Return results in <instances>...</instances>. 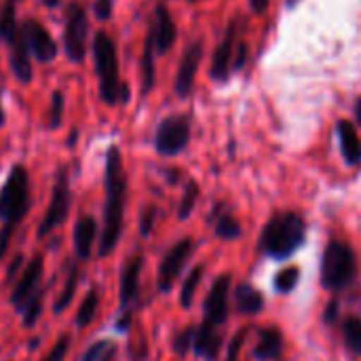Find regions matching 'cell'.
Here are the masks:
<instances>
[{"instance_id":"obj_1","label":"cell","mask_w":361,"mask_h":361,"mask_svg":"<svg viewBox=\"0 0 361 361\" xmlns=\"http://www.w3.org/2000/svg\"><path fill=\"white\" fill-rule=\"evenodd\" d=\"M104 188H106V203H104V222L99 235V258H108L123 235L125 224V203H127V173L123 167V157L118 146H110L106 152V169H104Z\"/></svg>"},{"instance_id":"obj_2","label":"cell","mask_w":361,"mask_h":361,"mask_svg":"<svg viewBox=\"0 0 361 361\" xmlns=\"http://www.w3.org/2000/svg\"><path fill=\"white\" fill-rule=\"evenodd\" d=\"M307 220L302 218V214L288 209V212H275L260 237H258V250L262 256L277 260V262H286L290 260L307 241Z\"/></svg>"},{"instance_id":"obj_3","label":"cell","mask_w":361,"mask_h":361,"mask_svg":"<svg viewBox=\"0 0 361 361\" xmlns=\"http://www.w3.org/2000/svg\"><path fill=\"white\" fill-rule=\"evenodd\" d=\"M91 53H93V66L97 74L99 99L108 106L127 104L131 97V91L127 82L121 80L116 44L108 32H95L93 42H91Z\"/></svg>"},{"instance_id":"obj_4","label":"cell","mask_w":361,"mask_h":361,"mask_svg":"<svg viewBox=\"0 0 361 361\" xmlns=\"http://www.w3.org/2000/svg\"><path fill=\"white\" fill-rule=\"evenodd\" d=\"M247 63V40H245V21L243 17H233L218 42L209 76L214 82H228L233 74L241 72Z\"/></svg>"},{"instance_id":"obj_5","label":"cell","mask_w":361,"mask_h":361,"mask_svg":"<svg viewBox=\"0 0 361 361\" xmlns=\"http://www.w3.org/2000/svg\"><path fill=\"white\" fill-rule=\"evenodd\" d=\"M360 275V264L353 247L347 241L332 239L324 254H322V264H319V279L324 290L336 294L347 290Z\"/></svg>"},{"instance_id":"obj_6","label":"cell","mask_w":361,"mask_h":361,"mask_svg":"<svg viewBox=\"0 0 361 361\" xmlns=\"http://www.w3.org/2000/svg\"><path fill=\"white\" fill-rule=\"evenodd\" d=\"M0 40L8 47L11 72L21 85H27L32 80V57L17 19V0H4L0 4Z\"/></svg>"},{"instance_id":"obj_7","label":"cell","mask_w":361,"mask_h":361,"mask_svg":"<svg viewBox=\"0 0 361 361\" xmlns=\"http://www.w3.org/2000/svg\"><path fill=\"white\" fill-rule=\"evenodd\" d=\"M30 176L23 165H13L0 188V222L2 226H19L30 212Z\"/></svg>"},{"instance_id":"obj_8","label":"cell","mask_w":361,"mask_h":361,"mask_svg":"<svg viewBox=\"0 0 361 361\" xmlns=\"http://www.w3.org/2000/svg\"><path fill=\"white\" fill-rule=\"evenodd\" d=\"M192 118L190 114H171L163 118L154 133V150L161 157H178L190 144Z\"/></svg>"},{"instance_id":"obj_9","label":"cell","mask_w":361,"mask_h":361,"mask_svg":"<svg viewBox=\"0 0 361 361\" xmlns=\"http://www.w3.org/2000/svg\"><path fill=\"white\" fill-rule=\"evenodd\" d=\"M142 269H144V256L137 252L133 254L123 271H121V288H118V300H121V315L116 319V328L121 332L129 330V324L133 319V307L140 300V283H142Z\"/></svg>"},{"instance_id":"obj_10","label":"cell","mask_w":361,"mask_h":361,"mask_svg":"<svg viewBox=\"0 0 361 361\" xmlns=\"http://www.w3.org/2000/svg\"><path fill=\"white\" fill-rule=\"evenodd\" d=\"M87 34H89L87 8L74 0L66 6V23H63V51L72 63H82L87 55Z\"/></svg>"},{"instance_id":"obj_11","label":"cell","mask_w":361,"mask_h":361,"mask_svg":"<svg viewBox=\"0 0 361 361\" xmlns=\"http://www.w3.org/2000/svg\"><path fill=\"white\" fill-rule=\"evenodd\" d=\"M72 205V192H70V178H68V167H59L55 176V184L51 190V201L44 209V216L38 224V237L51 235L57 226H61L70 214Z\"/></svg>"},{"instance_id":"obj_12","label":"cell","mask_w":361,"mask_h":361,"mask_svg":"<svg viewBox=\"0 0 361 361\" xmlns=\"http://www.w3.org/2000/svg\"><path fill=\"white\" fill-rule=\"evenodd\" d=\"M233 296V275L222 273L214 279L205 300H203V319L201 326L209 330H220L228 322V300Z\"/></svg>"},{"instance_id":"obj_13","label":"cell","mask_w":361,"mask_h":361,"mask_svg":"<svg viewBox=\"0 0 361 361\" xmlns=\"http://www.w3.org/2000/svg\"><path fill=\"white\" fill-rule=\"evenodd\" d=\"M192 254H195V239L192 237H184V239L176 241L167 250V254L163 256V260L159 264V273H157V288L161 294H169L173 290L176 281L180 279V275L186 269Z\"/></svg>"},{"instance_id":"obj_14","label":"cell","mask_w":361,"mask_h":361,"mask_svg":"<svg viewBox=\"0 0 361 361\" xmlns=\"http://www.w3.org/2000/svg\"><path fill=\"white\" fill-rule=\"evenodd\" d=\"M42 273H44V260H42V256H34L25 264V269L21 271V275L17 277L13 290H11V305L15 311L23 313L25 305L36 296Z\"/></svg>"},{"instance_id":"obj_15","label":"cell","mask_w":361,"mask_h":361,"mask_svg":"<svg viewBox=\"0 0 361 361\" xmlns=\"http://www.w3.org/2000/svg\"><path fill=\"white\" fill-rule=\"evenodd\" d=\"M201 59H203V40H197V42H192V44L186 47L182 59H180L178 72H176L173 91H176V95L180 99H186L192 93L195 80H197V74H199Z\"/></svg>"},{"instance_id":"obj_16","label":"cell","mask_w":361,"mask_h":361,"mask_svg":"<svg viewBox=\"0 0 361 361\" xmlns=\"http://www.w3.org/2000/svg\"><path fill=\"white\" fill-rule=\"evenodd\" d=\"M21 27H23V38L30 51V57H34L40 63H49L57 57V44L40 21L23 19Z\"/></svg>"},{"instance_id":"obj_17","label":"cell","mask_w":361,"mask_h":361,"mask_svg":"<svg viewBox=\"0 0 361 361\" xmlns=\"http://www.w3.org/2000/svg\"><path fill=\"white\" fill-rule=\"evenodd\" d=\"M148 36L152 38L154 42V49H157V55H165L178 40V27H176V21L167 8V4L159 2L154 6V15H152V23L148 27Z\"/></svg>"},{"instance_id":"obj_18","label":"cell","mask_w":361,"mask_h":361,"mask_svg":"<svg viewBox=\"0 0 361 361\" xmlns=\"http://www.w3.org/2000/svg\"><path fill=\"white\" fill-rule=\"evenodd\" d=\"M283 332L279 326H267L258 330V343L254 347V360L256 361H279L283 355Z\"/></svg>"},{"instance_id":"obj_19","label":"cell","mask_w":361,"mask_h":361,"mask_svg":"<svg viewBox=\"0 0 361 361\" xmlns=\"http://www.w3.org/2000/svg\"><path fill=\"white\" fill-rule=\"evenodd\" d=\"M224 336L220 330H209L205 326H197L195 330V343H192V353L199 360L205 361H218L224 349Z\"/></svg>"},{"instance_id":"obj_20","label":"cell","mask_w":361,"mask_h":361,"mask_svg":"<svg viewBox=\"0 0 361 361\" xmlns=\"http://www.w3.org/2000/svg\"><path fill=\"white\" fill-rule=\"evenodd\" d=\"M207 220L212 222L216 237L222 239V241H237V239L243 235L241 222L226 209L224 203H216Z\"/></svg>"},{"instance_id":"obj_21","label":"cell","mask_w":361,"mask_h":361,"mask_svg":"<svg viewBox=\"0 0 361 361\" xmlns=\"http://www.w3.org/2000/svg\"><path fill=\"white\" fill-rule=\"evenodd\" d=\"M97 237V222L93 216H80L74 224V254L76 262H85L91 256Z\"/></svg>"},{"instance_id":"obj_22","label":"cell","mask_w":361,"mask_h":361,"mask_svg":"<svg viewBox=\"0 0 361 361\" xmlns=\"http://www.w3.org/2000/svg\"><path fill=\"white\" fill-rule=\"evenodd\" d=\"M336 133L341 142V154L349 167H355L361 163V137L357 133V127L351 121H338L336 123Z\"/></svg>"},{"instance_id":"obj_23","label":"cell","mask_w":361,"mask_h":361,"mask_svg":"<svg viewBox=\"0 0 361 361\" xmlns=\"http://www.w3.org/2000/svg\"><path fill=\"white\" fill-rule=\"evenodd\" d=\"M233 300H235L237 313H241V315H260L267 305L264 294L247 281H241L235 286Z\"/></svg>"},{"instance_id":"obj_24","label":"cell","mask_w":361,"mask_h":361,"mask_svg":"<svg viewBox=\"0 0 361 361\" xmlns=\"http://www.w3.org/2000/svg\"><path fill=\"white\" fill-rule=\"evenodd\" d=\"M157 49L152 38L146 34V42H144V53H142V93L148 95L154 89L157 82Z\"/></svg>"},{"instance_id":"obj_25","label":"cell","mask_w":361,"mask_h":361,"mask_svg":"<svg viewBox=\"0 0 361 361\" xmlns=\"http://www.w3.org/2000/svg\"><path fill=\"white\" fill-rule=\"evenodd\" d=\"M78 264H80V262H74V264H70V269H68V275H66V283H63V288H61V294L57 296V300H55V305H53V313H55V315H61V313L70 307V302H72V298H74V294H76L78 279H80V269H78Z\"/></svg>"},{"instance_id":"obj_26","label":"cell","mask_w":361,"mask_h":361,"mask_svg":"<svg viewBox=\"0 0 361 361\" xmlns=\"http://www.w3.org/2000/svg\"><path fill=\"white\" fill-rule=\"evenodd\" d=\"M203 273H205V267H203V264H197V267H192V271L184 277L182 288H180V307H182V309H190V307H192V300H195V294H197V290H199V286H201Z\"/></svg>"},{"instance_id":"obj_27","label":"cell","mask_w":361,"mask_h":361,"mask_svg":"<svg viewBox=\"0 0 361 361\" xmlns=\"http://www.w3.org/2000/svg\"><path fill=\"white\" fill-rule=\"evenodd\" d=\"M99 300H102L99 290H97V288H91V290L87 292V296L82 298L78 311H76V328H87V326H91V322L95 319V315H97V311H99Z\"/></svg>"},{"instance_id":"obj_28","label":"cell","mask_w":361,"mask_h":361,"mask_svg":"<svg viewBox=\"0 0 361 361\" xmlns=\"http://www.w3.org/2000/svg\"><path fill=\"white\" fill-rule=\"evenodd\" d=\"M341 332H343V338H345L347 349L353 355L361 357V317H357V315H347L341 322Z\"/></svg>"},{"instance_id":"obj_29","label":"cell","mask_w":361,"mask_h":361,"mask_svg":"<svg viewBox=\"0 0 361 361\" xmlns=\"http://www.w3.org/2000/svg\"><path fill=\"white\" fill-rule=\"evenodd\" d=\"M199 197H201V188L195 180H188L184 184V192H182V199H180V205H178V218L180 220H188L199 203Z\"/></svg>"},{"instance_id":"obj_30","label":"cell","mask_w":361,"mask_h":361,"mask_svg":"<svg viewBox=\"0 0 361 361\" xmlns=\"http://www.w3.org/2000/svg\"><path fill=\"white\" fill-rule=\"evenodd\" d=\"M300 281V269L298 267H286L281 269L277 275H275V281H273V288L279 292V294H290L296 290Z\"/></svg>"},{"instance_id":"obj_31","label":"cell","mask_w":361,"mask_h":361,"mask_svg":"<svg viewBox=\"0 0 361 361\" xmlns=\"http://www.w3.org/2000/svg\"><path fill=\"white\" fill-rule=\"evenodd\" d=\"M42 307H44V292H36V296L25 305L23 309V326L25 328H34L42 315Z\"/></svg>"},{"instance_id":"obj_32","label":"cell","mask_w":361,"mask_h":361,"mask_svg":"<svg viewBox=\"0 0 361 361\" xmlns=\"http://www.w3.org/2000/svg\"><path fill=\"white\" fill-rule=\"evenodd\" d=\"M195 330H197V326H186V328H182V330L173 336V353H176V355L186 357V355L192 351Z\"/></svg>"},{"instance_id":"obj_33","label":"cell","mask_w":361,"mask_h":361,"mask_svg":"<svg viewBox=\"0 0 361 361\" xmlns=\"http://www.w3.org/2000/svg\"><path fill=\"white\" fill-rule=\"evenodd\" d=\"M63 110H66V99L61 91H55L49 104V129H57L63 121Z\"/></svg>"},{"instance_id":"obj_34","label":"cell","mask_w":361,"mask_h":361,"mask_svg":"<svg viewBox=\"0 0 361 361\" xmlns=\"http://www.w3.org/2000/svg\"><path fill=\"white\" fill-rule=\"evenodd\" d=\"M250 334V328H239L235 332V336L231 338V343L226 345V360L224 361H239L241 357V349L245 345V338Z\"/></svg>"},{"instance_id":"obj_35","label":"cell","mask_w":361,"mask_h":361,"mask_svg":"<svg viewBox=\"0 0 361 361\" xmlns=\"http://www.w3.org/2000/svg\"><path fill=\"white\" fill-rule=\"evenodd\" d=\"M157 216H159V212L152 205L142 212V218H140V235L142 237H150V233L154 231V224H157Z\"/></svg>"},{"instance_id":"obj_36","label":"cell","mask_w":361,"mask_h":361,"mask_svg":"<svg viewBox=\"0 0 361 361\" xmlns=\"http://www.w3.org/2000/svg\"><path fill=\"white\" fill-rule=\"evenodd\" d=\"M110 347H112V343H108V341H97V343H93V345L82 353L80 361H102L104 360V355L108 353Z\"/></svg>"},{"instance_id":"obj_37","label":"cell","mask_w":361,"mask_h":361,"mask_svg":"<svg viewBox=\"0 0 361 361\" xmlns=\"http://www.w3.org/2000/svg\"><path fill=\"white\" fill-rule=\"evenodd\" d=\"M338 317H341V300L334 296L328 305H326V311H324V322L328 324V326H334L336 322H338Z\"/></svg>"},{"instance_id":"obj_38","label":"cell","mask_w":361,"mask_h":361,"mask_svg":"<svg viewBox=\"0 0 361 361\" xmlns=\"http://www.w3.org/2000/svg\"><path fill=\"white\" fill-rule=\"evenodd\" d=\"M129 357H131V361H146V357H148V345H146L144 338H137L135 343L131 341V345H129Z\"/></svg>"},{"instance_id":"obj_39","label":"cell","mask_w":361,"mask_h":361,"mask_svg":"<svg viewBox=\"0 0 361 361\" xmlns=\"http://www.w3.org/2000/svg\"><path fill=\"white\" fill-rule=\"evenodd\" d=\"M112 8H114V2H112V0H95V4H93V13H95V17L102 19V21L110 19Z\"/></svg>"},{"instance_id":"obj_40","label":"cell","mask_w":361,"mask_h":361,"mask_svg":"<svg viewBox=\"0 0 361 361\" xmlns=\"http://www.w3.org/2000/svg\"><path fill=\"white\" fill-rule=\"evenodd\" d=\"M15 231H17L15 226H2L0 228V260L4 258V254H6V250L11 245V237H13Z\"/></svg>"},{"instance_id":"obj_41","label":"cell","mask_w":361,"mask_h":361,"mask_svg":"<svg viewBox=\"0 0 361 361\" xmlns=\"http://www.w3.org/2000/svg\"><path fill=\"white\" fill-rule=\"evenodd\" d=\"M21 262H23V256H21V254H17V256L13 258V262L8 264V271H6V277H4V281H6V283H11L15 277H19V275H21V273H19Z\"/></svg>"},{"instance_id":"obj_42","label":"cell","mask_w":361,"mask_h":361,"mask_svg":"<svg viewBox=\"0 0 361 361\" xmlns=\"http://www.w3.org/2000/svg\"><path fill=\"white\" fill-rule=\"evenodd\" d=\"M269 4H271V0H250V6L256 15H264L269 11Z\"/></svg>"},{"instance_id":"obj_43","label":"cell","mask_w":361,"mask_h":361,"mask_svg":"<svg viewBox=\"0 0 361 361\" xmlns=\"http://www.w3.org/2000/svg\"><path fill=\"white\" fill-rule=\"evenodd\" d=\"M353 116H355V125L361 127V97H357V102L353 106Z\"/></svg>"},{"instance_id":"obj_44","label":"cell","mask_w":361,"mask_h":361,"mask_svg":"<svg viewBox=\"0 0 361 361\" xmlns=\"http://www.w3.org/2000/svg\"><path fill=\"white\" fill-rule=\"evenodd\" d=\"M102 361H116V347H114V345L108 349V353L104 355V360Z\"/></svg>"},{"instance_id":"obj_45","label":"cell","mask_w":361,"mask_h":361,"mask_svg":"<svg viewBox=\"0 0 361 361\" xmlns=\"http://www.w3.org/2000/svg\"><path fill=\"white\" fill-rule=\"evenodd\" d=\"M42 2H44V4H47L49 8H55V6L59 4V0H42Z\"/></svg>"},{"instance_id":"obj_46","label":"cell","mask_w":361,"mask_h":361,"mask_svg":"<svg viewBox=\"0 0 361 361\" xmlns=\"http://www.w3.org/2000/svg\"><path fill=\"white\" fill-rule=\"evenodd\" d=\"M188 2H197V0H188Z\"/></svg>"}]
</instances>
